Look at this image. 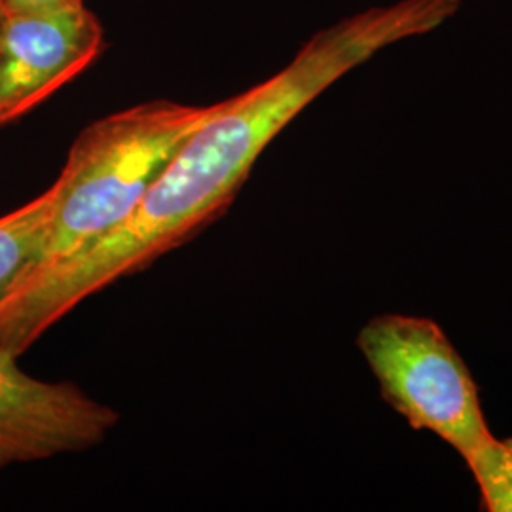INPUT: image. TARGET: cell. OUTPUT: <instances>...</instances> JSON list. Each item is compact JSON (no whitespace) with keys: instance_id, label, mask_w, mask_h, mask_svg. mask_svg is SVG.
<instances>
[{"instance_id":"obj_1","label":"cell","mask_w":512,"mask_h":512,"mask_svg":"<svg viewBox=\"0 0 512 512\" xmlns=\"http://www.w3.org/2000/svg\"><path fill=\"white\" fill-rule=\"evenodd\" d=\"M219 107L150 101L82 129L54 181V217L35 264L76 255L120 226Z\"/></svg>"},{"instance_id":"obj_2","label":"cell","mask_w":512,"mask_h":512,"mask_svg":"<svg viewBox=\"0 0 512 512\" xmlns=\"http://www.w3.org/2000/svg\"><path fill=\"white\" fill-rule=\"evenodd\" d=\"M357 344L385 403L416 431H431L463 459L490 439L475 378L437 323L382 315L366 323Z\"/></svg>"},{"instance_id":"obj_3","label":"cell","mask_w":512,"mask_h":512,"mask_svg":"<svg viewBox=\"0 0 512 512\" xmlns=\"http://www.w3.org/2000/svg\"><path fill=\"white\" fill-rule=\"evenodd\" d=\"M120 414L71 382H42L0 349V467L90 450Z\"/></svg>"},{"instance_id":"obj_4","label":"cell","mask_w":512,"mask_h":512,"mask_svg":"<svg viewBox=\"0 0 512 512\" xmlns=\"http://www.w3.org/2000/svg\"><path fill=\"white\" fill-rule=\"evenodd\" d=\"M101 50L103 27L86 4L6 16L0 35V128L86 71Z\"/></svg>"},{"instance_id":"obj_5","label":"cell","mask_w":512,"mask_h":512,"mask_svg":"<svg viewBox=\"0 0 512 512\" xmlns=\"http://www.w3.org/2000/svg\"><path fill=\"white\" fill-rule=\"evenodd\" d=\"M55 186L0 217V296L38 260L54 217Z\"/></svg>"},{"instance_id":"obj_6","label":"cell","mask_w":512,"mask_h":512,"mask_svg":"<svg viewBox=\"0 0 512 512\" xmlns=\"http://www.w3.org/2000/svg\"><path fill=\"white\" fill-rule=\"evenodd\" d=\"M488 512H512V439L484 440L465 459Z\"/></svg>"},{"instance_id":"obj_7","label":"cell","mask_w":512,"mask_h":512,"mask_svg":"<svg viewBox=\"0 0 512 512\" xmlns=\"http://www.w3.org/2000/svg\"><path fill=\"white\" fill-rule=\"evenodd\" d=\"M84 0H0L6 16L16 14H44V12H59L82 6Z\"/></svg>"},{"instance_id":"obj_8","label":"cell","mask_w":512,"mask_h":512,"mask_svg":"<svg viewBox=\"0 0 512 512\" xmlns=\"http://www.w3.org/2000/svg\"><path fill=\"white\" fill-rule=\"evenodd\" d=\"M4 21H6V12L2 10V6H0V35H2V27H4Z\"/></svg>"}]
</instances>
